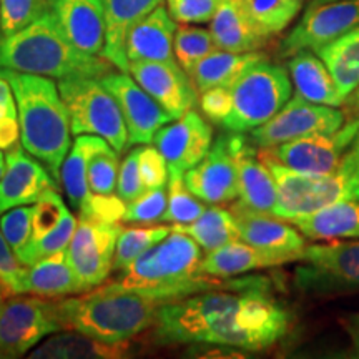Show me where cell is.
Here are the masks:
<instances>
[{"label":"cell","instance_id":"cell-24","mask_svg":"<svg viewBox=\"0 0 359 359\" xmlns=\"http://www.w3.org/2000/svg\"><path fill=\"white\" fill-rule=\"evenodd\" d=\"M210 32L219 50L226 52H257L268 42V37L255 27L238 0H218L210 20Z\"/></svg>","mask_w":359,"mask_h":359},{"label":"cell","instance_id":"cell-42","mask_svg":"<svg viewBox=\"0 0 359 359\" xmlns=\"http://www.w3.org/2000/svg\"><path fill=\"white\" fill-rule=\"evenodd\" d=\"M32 206L20 205L0 215V231L4 233L15 257H19L32 240Z\"/></svg>","mask_w":359,"mask_h":359},{"label":"cell","instance_id":"cell-33","mask_svg":"<svg viewBox=\"0 0 359 359\" xmlns=\"http://www.w3.org/2000/svg\"><path fill=\"white\" fill-rule=\"evenodd\" d=\"M109 143L105 138L97 135H77L72 143L69 154H67L60 170V182L64 187L67 198L74 206L75 212H79L83 200L90 193L87 182V167L90 156L98 148Z\"/></svg>","mask_w":359,"mask_h":359},{"label":"cell","instance_id":"cell-35","mask_svg":"<svg viewBox=\"0 0 359 359\" xmlns=\"http://www.w3.org/2000/svg\"><path fill=\"white\" fill-rule=\"evenodd\" d=\"M264 37L281 34L291 25L306 0H238Z\"/></svg>","mask_w":359,"mask_h":359},{"label":"cell","instance_id":"cell-39","mask_svg":"<svg viewBox=\"0 0 359 359\" xmlns=\"http://www.w3.org/2000/svg\"><path fill=\"white\" fill-rule=\"evenodd\" d=\"M75 226H77V218L69 212L62 218L57 228H53L47 235L30 240L29 245L25 246L17 259L24 266H32L34 263L40 262V259L50 257L53 253H58V251L67 250V246L70 243V238L75 231Z\"/></svg>","mask_w":359,"mask_h":359},{"label":"cell","instance_id":"cell-58","mask_svg":"<svg viewBox=\"0 0 359 359\" xmlns=\"http://www.w3.org/2000/svg\"><path fill=\"white\" fill-rule=\"evenodd\" d=\"M6 291H4V288H2V285H0V303L4 302V299H6Z\"/></svg>","mask_w":359,"mask_h":359},{"label":"cell","instance_id":"cell-36","mask_svg":"<svg viewBox=\"0 0 359 359\" xmlns=\"http://www.w3.org/2000/svg\"><path fill=\"white\" fill-rule=\"evenodd\" d=\"M167 183V210H165L161 222L173 224H187L195 222L205 212V201L195 196L188 190L185 177L177 170H168Z\"/></svg>","mask_w":359,"mask_h":359},{"label":"cell","instance_id":"cell-10","mask_svg":"<svg viewBox=\"0 0 359 359\" xmlns=\"http://www.w3.org/2000/svg\"><path fill=\"white\" fill-rule=\"evenodd\" d=\"M62 330L57 302L35 294H12L0 303V348L7 359L25 356L47 336Z\"/></svg>","mask_w":359,"mask_h":359},{"label":"cell","instance_id":"cell-1","mask_svg":"<svg viewBox=\"0 0 359 359\" xmlns=\"http://www.w3.org/2000/svg\"><path fill=\"white\" fill-rule=\"evenodd\" d=\"M290 330V313L264 276L230 280L208 290L160 304L154 338L160 344H218L245 351L271 348Z\"/></svg>","mask_w":359,"mask_h":359},{"label":"cell","instance_id":"cell-40","mask_svg":"<svg viewBox=\"0 0 359 359\" xmlns=\"http://www.w3.org/2000/svg\"><path fill=\"white\" fill-rule=\"evenodd\" d=\"M118 151L110 143L98 148L90 156L87 167L88 190L92 193L110 195L116 191V180H118Z\"/></svg>","mask_w":359,"mask_h":359},{"label":"cell","instance_id":"cell-59","mask_svg":"<svg viewBox=\"0 0 359 359\" xmlns=\"http://www.w3.org/2000/svg\"><path fill=\"white\" fill-rule=\"evenodd\" d=\"M0 359H7V354L2 351V348H0Z\"/></svg>","mask_w":359,"mask_h":359},{"label":"cell","instance_id":"cell-32","mask_svg":"<svg viewBox=\"0 0 359 359\" xmlns=\"http://www.w3.org/2000/svg\"><path fill=\"white\" fill-rule=\"evenodd\" d=\"M266 58L262 52L235 53L226 50H215L193 67L190 75L198 92L213 87H230L250 65Z\"/></svg>","mask_w":359,"mask_h":359},{"label":"cell","instance_id":"cell-15","mask_svg":"<svg viewBox=\"0 0 359 359\" xmlns=\"http://www.w3.org/2000/svg\"><path fill=\"white\" fill-rule=\"evenodd\" d=\"M102 83L116 98L128 132L130 145H148L156 132L173 118L150 93L145 92L127 72H110L102 77Z\"/></svg>","mask_w":359,"mask_h":359},{"label":"cell","instance_id":"cell-14","mask_svg":"<svg viewBox=\"0 0 359 359\" xmlns=\"http://www.w3.org/2000/svg\"><path fill=\"white\" fill-rule=\"evenodd\" d=\"M359 25V0H333L309 6L302 20L281 42L280 55L316 50Z\"/></svg>","mask_w":359,"mask_h":359},{"label":"cell","instance_id":"cell-45","mask_svg":"<svg viewBox=\"0 0 359 359\" xmlns=\"http://www.w3.org/2000/svg\"><path fill=\"white\" fill-rule=\"evenodd\" d=\"M32 208V240L47 235L48 231L57 228L62 218L69 213V208L57 190L45 193L42 198L35 201Z\"/></svg>","mask_w":359,"mask_h":359},{"label":"cell","instance_id":"cell-12","mask_svg":"<svg viewBox=\"0 0 359 359\" xmlns=\"http://www.w3.org/2000/svg\"><path fill=\"white\" fill-rule=\"evenodd\" d=\"M118 223H100L79 218L65 255L83 293L105 283L114 269Z\"/></svg>","mask_w":359,"mask_h":359},{"label":"cell","instance_id":"cell-31","mask_svg":"<svg viewBox=\"0 0 359 359\" xmlns=\"http://www.w3.org/2000/svg\"><path fill=\"white\" fill-rule=\"evenodd\" d=\"M313 52L325 62L339 97L346 100L349 93L359 87V25Z\"/></svg>","mask_w":359,"mask_h":359},{"label":"cell","instance_id":"cell-29","mask_svg":"<svg viewBox=\"0 0 359 359\" xmlns=\"http://www.w3.org/2000/svg\"><path fill=\"white\" fill-rule=\"evenodd\" d=\"M291 223L308 240H351L359 238V201H341L325 206Z\"/></svg>","mask_w":359,"mask_h":359},{"label":"cell","instance_id":"cell-20","mask_svg":"<svg viewBox=\"0 0 359 359\" xmlns=\"http://www.w3.org/2000/svg\"><path fill=\"white\" fill-rule=\"evenodd\" d=\"M58 183L47 168L15 143L6 155V170L0 178V215L20 205H34Z\"/></svg>","mask_w":359,"mask_h":359},{"label":"cell","instance_id":"cell-52","mask_svg":"<svg viewBox=\"0 0 359 359\" xmlns=\"http://www.w3.org/2000/svg\"><path fill=\"white\" fill-rule=\"evenodd\" d=\"M2 116H19L17 115V103L13 97L12 87L8 80L0 72V118Z\"/></svg>","mask_w":359,"mask_h":359},{"label":"cell","instance_id":"cell-4","mask_svg":"<svg viewBox=\"0 0 359 359\" xmlns=\"http://www.w3.org/2000/svg\"><path fill=\"white\" fill-rule=\"evenodd\" d=\"M111 67L107 58L77 50L50 8L19 32L0 35V69L64 80L102 79L114 72Z\"/></svg>","mask_w":359,"mask_h":359},{"label":"cell","instance_id":"cell-54","mask_svg":"<svg viewBox=\"0 0 359 359\" xmlns=\"http://www.w3.org/2000/svg\"><path fill=\"white\" fill-rule=\"evenodd\" d=\"M339 167L359 172V132L356 135V138L353 140L351 147H349L346 154H344L343 160L339 161Z\"/></svg>","mask_w":359,"mask_h":359},{"label":"cell","instance_id":"cell-26","mask_svg":"<svg viewBox=\"0 0 359 359\" xmlns=\"http://www.w3.org/2000/svg\"><path fill=\"white\" fill-rule=\"evenodd\" d=\"M82 293L83 288L69 264L65 250L27 266L19 286V294H35L50 299Z\"/></svg>","mask_w":359,"mask_h":359},{"label":"cell","instance_id":"cell-38","mask_svg":"<svg viewBox=\"0 0 359 359\" xmlns=\"http://www.w3.org/2000/svg\"><path fill=\"white\" fill-rule=\"evenodd\" d=\"M173 50L175 58L182 65V69L190 74L200 60L218 50V45L210 30L191 24H182L177 27V32H175Z\"/></svg>","mask_w":359,"mask_h":359},{"label":"cell","instance_id":"cell-25","mask_svg":"<svg viewBox=\"0 0 359 359\" xmlns=\"http://www.w3.org/2000/svg\"><path fill=\"white\" fill-rule=\"evenodd\" d=\"M107 19V43L103 58L110 62L115 69L128 74V60L125 53V40L130 29L145 19L163 0H103Z\"/></svg>","mask_w":359,"mask_h":359},{"label":"cell","instance_id":"cell-11","mask_svg":"<svg viewBox=\"0 0 359 359\" xmlns=\"http://www.w3.org/2000/svg\"><path fill=\"white\" fill-rule=\"evenodd\" d=\"M344 122L346 115L339 107L320 105L294 95L271 120L251 130L248 140L258 150H269L308 135L334 132L343 127Z\"/></svg>","mask_w":359,"mask_h":359},{"label":"cell","instance_id":"cell-17","mask_svg":"<svg viewBox=\"0 0 359 359\" xmlns=\"http://www.w3.org/2000/svg\"><path fill=\"white\" fill-rule=\"evenodd\" d=\"M230 210L240 230L241 241L280 257L286 263L298 262L303 258L306 240L294 224L285 223L275 215L259 213L246 208L240 201Z\"/></svg>","mask_w":359,"mask_h":359},{"label":"cell","instance_id":"cell-13","mask_svg":"<svg viewBox=\"0 0 359 359\" xmlns=\"http://www.w3.org/2000/svg\"><path fill=\"white\" fill-rule=\"evenodd\" d=\"M358 132L359 118H348L334 132L308 135L264 151L278 163L296 172L325 175L338 168Z\"/></svg>","mask_w":359,"mask_h":359},{"label":"cell","instance_id":"cell-27","mask_svg":"<svg viewBox=\"0 0 359 359\" xmlns=\"http://www.w3.org/2000/svg\"><path fill=\"white\" fill-rule=\"evenodd\" d=\"M288 74L294 85V95L320 105L343 107L338 88L325 62L313 50H302L290 57Z\"/></svg>","mask_w":359,"mask_h":359},{"label":"cell","instance_id":"cell-21","mask_svg":"<svg viewBox=\"0 0 359 359\" xmlns=\"http://www.w3.org/2000/svg\"><path fill=\"white\" fill-rule=\"evenodd\" d=\"M185 183L193 195L210 205L231 203L238 198V173L226 135L222 133L196 167L187 170Z\"/></svg>","mask_w":359,"mask_h":359},{"label":"cell","instance_id":"cell-30","mask_svg":"<svg viewBox=\"0 0 359 359\" xmlns=\"http://www.w3.org/2000/svg\"><path fill=\"white\" fill-rule=\"evenodd\" d=\"M128 353V344H110L98 341L79 331L53 333L43 343L37 344L29 358L39 359H111L123 358Z\"/></svg>","mask_w":359,"mask_h":359},{"label":"cell","instance_id":"cell-23","mask_svg":"<svg viewBox=\"0 0 359 359\" xmlns=\"http://www.w3.org/2000/svg\"><path fill=\"white\" fill-rule=\"evenodd\" d=\"M177 22L167 7L158 6L145 19L137 22L125 40V53L130 62H175L173 40Z\"/></svg>","mask_w":359,"mask_h":359},{"label":"cell","instance_id":"cell-37","mask_svg":"<svg viewBox=\"0 0 359 359\" xmlns=\"http://www.w3.org/2000/svg\"><path fill=\"white\" fill-rule=\"evenodd\" d=\"M170 231H172V226H122L120 235L116 238L114 269L122 271L147 250L163 240Z\"/></svg>","mask_w":359,"mask_h":359},{"label":"cell","instance_id":"cell-6","mask_svg":"<svg viewBox=\"0 0 359 359\" xmlns=\"http://www.w3.org/2000/svg\"><path fill=\"white\" fill-rule=\"evenodd\" d=\"M262 155L276 183L275 217L291 219L304 217L341 201H359V172L339 167L331 173L313 175L291 170Z\"/></svg>","mask_w":359,"mask_h":359},{"label":"cell","instance_id":"cell-41","mask_svg":"<svg viewBox=\"0 0 359 359\" xmlns=\"http://www.w3.org/2000/svg\"><path fill=\"white\" fill-rule=\"evenodd\" d=\"M48 8V0H0V35L19 32Z\"/></svg>","mask_w":359,"mask_h":359},{"label":"cell","instance_id":"cell-34","mask_svg":"<svg viewBox=\"0 0 359 359\" xmlns=\"http://www.w3.org/2000/svg\"><path fill=\"white\" fill-rule=\"evenodd\" d=\"M173 230L187 233L206 253L240 240V230L231 210L219 208V206L205 208V212L191 223L173 224Z\"/></svg>","mask_w":359,"mask_h":359},{"label":"cell","instance_id":"cell-56","mask_svg":"<svg viewBox=\"0 0 359 359\" xmlns=\"http://www.w3.org/2000/svg\"><path fill=\"white\" fill-rule=\"evenodd\" d=\"M4 170H6V155H4L2 148H0V178H2Z\"/></svg>","mask_w":359,"mask_h":359},{"label":"cell","instance_id":"cell-55","mask_svg":"<svg viewBox=\"0 0 359 359\" xmlns=\"http://www.w3.org/2000/svg\"><path fill=\"white\" fill-rule=\"evenodd\" d=\"M341 109H343L344 115H346V120L359 118V87H356L349 93Z\"/></svg>","mask_w":359,"mask_h":359},{"label":"cell","instance_id":"cell-7","mask_svg":"<svg viewBox=\"0 0 359 359\" xmlns=\"http://www.w3.org/2000/svg\"><path fill=\"white\" fill-rule=\"evenodd\" d=\"M291 88L285 67L268 58L250 65L230 85L231 110L219 127L233 133H250L262 127L290 100Z\"/></svg>","mask_w":359,"mask_h":359},{"label":"cell","instance_id":"cell-53","mask_svg":"<svg viewBox=\"0 0 359 359\" xmlns=\"http://www.w3.org/2000/svg\"><path fill=\"white\" fill-rule=\"evenodd\" d=\"M343 327L351 339V349L354 356L359 358V313L351 314L346 320H343Z\"/></svg>","mask_w":359,"mask_h":359},{"label":"cell","instance_id":"cell-3","mask_svg":"<svg viewBox=\"0 0 359 359\" xmlns=\"http://www.w3.org/2000/svg\"><path fill=\"white\" fill-rule=\"evenodd\" d=\"M0 72L15 97L22 147L42 161L58 183L62 163L72 147V130L57 83L43 75L7 69Z\"/></svg>","mask_w":359,"mask_h":359},{"label":"cell","instance_id":"cell-48","mask_svg":"<svg viewBox=\"0 0 359 359\" xmlns=\"http://www.w3.org/2000/svg\"><path fill=\"white\" fill-rule=\"evenodd\" d=\"M218 0H167V11L180 24H206L217 11Z\"/></svg>","mask_w":359,"mask_h":359},{"label":"cell","instance_id":"cell-44","mask_svg":"<svg viewBox=\"0 0 359 359\" xmlns=\"http://www.w3.org/2000/svg\"><path fill=\"white\" fill-rule=\"evenodd\" d=\"M125 210H127V203L115 193L102 195V193L90 191L77 213L79 218L82 219H92V222L100 223H118L120 219H123Z\"/></svg>","mask_w":359,"mask_h":359},{"label":"cell","instance_id":"cell-2","mask_svg":"<svg viewBox=\"0 0 359 359\" xmlns=\"http://www.w3.org/2000/svg\"><path fill=\"white\" fill-rule=\"evenodd\" d=\"M201 258L200 245L187 233L172 226L163 240L118 271L120 276L110 285L161 304L230 285V278L218 280L203 275L200 269Z\"/></svg>","mask_w":359,"mask_h":359},{"label":"cell","instance_id":"cell-47","mask_svg":"<svg viewBox=\"0 0 359 359\" xmlns=\"http://www.w3.org/2000/svg\"><path fill=\"white\" fill-rule=\"evenodd\" d=\"M138 154L140 147L133 148L125 156L118 170V180H116V195L122 198L125 203L137 200L143 191L147 190L140 177V167H138Z\"/></svg>","mask_w":359,"mask_h":359},{"label":"cell","instance_id":"cell-49","mask_svg":"<svg viewBox=\"0 0 359 359\" xmlns=\"http://www.w3.org/2000/svg\"><path fill=\"white\" fill-rule=\"evenodd\" d=\"M24 264L17 259L15 253L0 231V285L6 294H19L20 280L25 273Z\"/></svg>","mask_w":359,"mask_h":359},{"label":"cell","instance_id":"cell-22","mask_svg":"<svg viewBox=\"0 0 359 359\" xmlns=\"http://www.w3.org/2000/svg\"><path fill=\"white\" fill-rule=\"evenodd\" d=\"M67 40L88 55H103L107 19L103 0H48Z\"/></svg>","mask_w":359,"mask_h":359},{"label":"cell","instance_id":"cell-19","mask_svg":"<svg viewBox=\"0 0 359 359\" xmlns=\"http://www.w3.org/2000/svg\"><path fill=\"white\" fill-rule=\"evenodd\" d=\"M155 147L165 156L168 170L185 173L200 163L213 143V128L195 110L173 120L156 132Z\"/></svg>","mask_w":359,"mask_h":359},{"label":"cell","instance_id":"cell-51","mask_svg":"<svg viewBox=\"0 0 359 359\" xmlns=\"http://www.w3.org/2000/svg\"><path fill=\"white\" fill-rule=\"evenodd\" d=\"M20 140L19 116H2L0 118V148L8 150Z\"/></svg>","mask_w":359,"mask_h":359},{"label":"cell","instance_id":"cell-9","mask_svg":"<svg viewBox=\"0 0 359 359\" xmlns=\"http://www.w3.org/2000/svg\"><path fill=\"white\" fill-rule=\"evenodd\" d=\"M294 286L308 296H334L359 291V241L306 246Z\"/></svg>","mask_w":359,"mask_h":359},{"label":"cell","instance_id":"cell-16","mask_svg":"<svg viewBox=\"0 0 359 359\" xmlns=\"http://www.w3.org/2000/svg\"><path fill=\"white\" fill-rule=\"evenodd\" d=\"M128 74H132L138 85L150 93L173 120L198 105V90L177 60L130 62Z\"/></svg>","mask_w":359,"mask_h":359},{"label":"cell","instance_id":"cell-5","mask_svg":"<svg viewBox=\"0 0 359 359\" xmlns=\"http://www.w3.org/2000/svg\"><path fill=\"white\" fill-rule=\"evenodd\" d=\"M158 302L111 285L97 286L75 298H60L57 313L64 330H74L110 344L128 343L154 326Z\"/></svg>","mask_w":359,"mask_h":359},{"label":"cell","instance_id":"cell-50","mask_svg":"<svg viewBox=\"0 0 359 359\" xmlns=\"http://www.w3.org/2000/svg\"><path fill=\"white\" fill-rule=\"evenodd\" d=\"M200 109L210 122L222 125L231 110L230 87H213L201 92Z\"/></svg>","mask_w":359,"mask_h":359},{"label":"cell","instance_id":"cell-18","mask_svg":"<svg viewBox=\"0 0 359 359\" xmlns=\"http://www.w3.org/2000/svg\"><path fill=\"white\" fill-rule=\"evenodd\" d=\"M228 143L236 165L240 203L255 212L275 215L276 183L262 151L248 140L246 133L228 132Z\"/></svg>","mask_w":359,"mask_h":359},{"label":"cell","instance_id":"cell-57","mask_svg":"<svg viewBox=\"0 0 359 359\" xmlns=\"http://www.w3.org/2000/svg\"><path fill=\"white\" fill-rule=\"evenodd\" d=\"M326 2H333V0H311L309 6H318V4H326Z\"/></svg>","mask_w":359,"mask_h":359},{"label":"cell","instance_id":"cell-43","mask_svg":"<svg viewBox=\"0 0 359 359\" xmlns=\"http://www.w3.org/2000/svg\"><path fill=\"white\" fill-rule=\"evenodd\" d=\"M167 210V190L165 188H151L145 190L137 200L127 203L123 222L132 224H151L161 222Z\"/></svg>","mask_w":359,"mask_h":359},{"label":"cell","instance_id":"cell-8","mask_svg":"<svg viewBox=\"0 0 359 359\" xmlns=\"http://www.w3.org/2000/svg\"><path fill=\"white\" fill-rule=\"evenodd\" d=\"M57 87L69 111L72 135H97L118 154L127 150L128 132L122 110L100 79H64Z\"/></svg>","mask_w":359,"mask_h":359},{"label":"cell","instance_id":"cell-28","mask_svg":"<svg viewBox=\"0 0 359 359\" xmlns=\"http://www.w3.org/2000/svg\"><path fill=\"white\" fill-rule=\"evenodd\" d=\"M285 259L266 251L255 248L245 241L236 240L213 251H208L201 258L200 269L206 276L228 280V278L245 275L250 271H259L285 264Z\"/></svg>","mask_w":359,"mask_h":359},{"label":"cell","instance_id":"cell-46","mask_svg":"<svg viewBox=\"0 0 359 359\" xmlns=\"http://www.w3.org/2000/svg\"><path fill=\"white\" fill-rule=\"evenodd\" d=\"M138 167H140V177L147 190L167 187L170 173L168 163L158 148L151 147L150 143L142 145L140 154H138Z\"/></svg>","mask_w":359,"mask_h":359}]
</instances>
